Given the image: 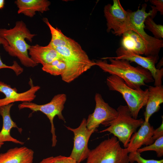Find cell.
<instances>
[{
  "label": "cell",
  "instance_id": "cell-1",
  "mask_svg": "<svg viewBox=\"0 0 163 163\" xmlns=\"http://www.w3.org/2000/svg\"><path fill=\"white\" fill-rule=\"evenodd\" d=\"M102 59L104 60H96V65L104 72L122 78L133 89H141V87L145 85V84L154 82L151 73L148 70L140 66H133L127 60L115 59L110 57Z\"/></svg>",
  "mask_w": 163,
  "mask_h": 163
},
{
  "label": "cell",
  "instance_id": "cell-2",
  "mask_svg": "<svg viewBox=\"0 0 163 163\" xmlns=\"http://www.w3.org/2000/svg\"><path fill=\"white\" fill-rule=\"evenodd\" d=\"M36 35L30 32L22 21H16L12 28H0V37L7 42V44L3 46L5 50L10 56L17 57L22 65L27 67L33 68L38 65L29 56L30 45L25 41L26 39L31 43Z\"/></svg>",
  "mask_w": 163,
  "mask_h": 163
},
{
  "label": "cell",
  "instance_id": "cell-3",
  "mask_svg": "<svg viewBox=\"0 0 163 163\" xmlns=\"http://www.w3.org/2000/svg\"><path fill=\"white\" fill-rule=\"evenodd\" d=\"M66 65V69L61 76L64 82L69 83L96 65L80 45L71 39L67 46L54 48Z\"/></svg>",
  "mask_w": 163,
  "mask_h": 163
},
{
  "label": "cell",
  "instance_id": "cell-4",
  "mask_svg": "<svg viewBox=\"0 0 163 163\" xmlns=\"http://www.w3.org/2000/svg\"><path fill=\"white\" fill-rule=\"evenodd\" d=\"M117 110V117L106 124L104 126L109 127L100 132H108L112 134L122 143L124 148H127L132 135L144 120L142 118H133L127 105H120Z\"/></svg>",
  "mask_w": 163,
  "mask_h": 163
},
{
  "label": "cell",
  "instance_id": "cell-5",
  "mask_svg": "<svg viewBox=\"0 0 163 163\" xmlns=\"http://www.w3.org/2000/svg\"><path fill=\"white\" fill-rule=\"evenodd\" d=\"M129 153L113 136L90 150L86 163H129Z\"/></svg>",
  "mask_w": 163,
  "mask_h": 163
},
{
  "label": "cell",
  "instance_id": "cell-6",
  "mask_svg": "<svg viewBox=\"0 0 163 163\" xmlns=\"http://www.w3.org/2000/svg\"><path fill=\"white\" fill-rule=\"evenodd\" d=\"M106 84L109 90L119 92L126 101L133 118H138L141 109L145 106L148 97V90L133 89L119 77L111 75L107 77Z\"/></svg>",
  "mask_w": 163,
  "mask_h": 163
},
{
  "label": "cell",
  "instance_id": "cell-7",
  "mask_svg": "<svg viewBox=\"0 0 163 163\" xmlns=\"http://www.w3.org/2000/svg\"><path fill=\"white\" fill-rule=\"evenodd\" d=\"M66 99V94H59L55 95L50 102L45 104L40 105L32 102H24L18 105L19 110L28 108L33 112L40 111L46 116L51 125L52 147H55L57 142L56 129L53 123L54 119L55 116H57L59 119L66 122L62 111Z\"/></svg>",
  "mask_w": 163,
  "mask_h": 163
},
{
  "label": "cell",
  "instance_id": "cell-8",
  "mask_svg": "<svg viewBox=\"0 0 163 163\" xmlns=\"http://www.w3.org/2000/svg\"><path fill=\"white\" fill-rule=\"evenodd\" d=\"M104 12L107 22V32L112 30L115 35L120 36L131 30L129 11L124 9L119 0H113L112 5H106Z\"/></svg>",
  "mask_w": 163,
  "mask_h": 163
},
{
  "label": "cell",
  "instance_id": "cell-9",
  "mask_svg": "<svg viewBox=\"0 0 163 163\" xmlns=\"http://www.w3.org/2000/svg\"><path fill=\"white\" fill-rule=\"evenodd\" d=\"M147 4H144L142 8L135 11H129L131 23V30L138 34L147 44L151 46L158 54L163 46V41L148 34L145 31L144 22L146 18L150 16L152 18L156 15L157 11L155 6H151L152 9L148 12L146 11Z\"/></svg>",
  "mask_w": 163,
  "mask_h": 163
},
{
  "label": "cell",
  "instance_id": "cell-10",
  "mask_svg": "<svg viewBox=\"0 0 163 163\" xmlns=\"http://www.w3.org/2000/svg\"><path fill=\"white\" fill-rule=\"evenodd\" d=\"M117 56L112 59H124L134 62L142 67L148 70L151 73L154 80L155 86L162 85L163 69H158L155 66L159 59L158 56L144 57L127 50L122 46L118 48L116 51Z\"/></svg>",
  "mask_w": 163,
  "mask_h": 163
},
{
  "label": "cell",
  "instance_id": "cell-11",
  "mask_svg": "<svg viewBox=\"0 0 163 163\" xmlns=\"http://www.w3.org/2000/svg\"><path fill=\"white\" fill-rule=\"evenodd\" d=\"M86 121L85 118H83L80 125L75 128L65 126L74 135L73 147L69 157L78 163L87 158L90 151L88 147V141L92 134L96 131L87 127Z\"/></svg>",
  "mask_w": 163,
  "mask_h": 163
},
{
  "label": "cell",
  "instance_id": "cell-12",
  "mask_svg": "<svg viewBox=\"0 0 163 163\" xmlns=\"http://www.w3.org/2000/svg\"><path fill=\"white\" fill-rule=\"evenodd\" d=\"M94 99L95 109L94 112L88 115L86 121V126L89 129L96 131L101 124L104 126L116 118L118 112L117 110L104 101L99 93L95 94Z\"/></svg>",
  "mask_w": 163,
  "mask_h": 163
},
{
  "label": "cell",
  "instance_id": "cell-13",
  "mask_svg": "<svg viewBox=\"0 0 163 163\" xmlns=\"http://www.w3.org/2000/svg\"><path fill=\"white\" fill-rule=\"evenodd\" d=\"M40 89L39 86L32 84L28 90L18 93L16 88H12L10 85L0 81V93L5 96L4 98L0 99V107L16 102H31L36 97V93Z\"/></svg>",
  "mask_w": 163,
  "mask_h": 163
},
{
  "label": "cell",
  "instance_id": "cell-14",
  "mask_svg": "<svg viewBox=\"0 0 163 163\" xmlns=\"http://www.w3.org/2000/svg\"><path fill=\"white\" fill-rule=\"evenodd\" d=\"M122 36V46L126 49L140 55L158 56V54L151 46L133 31L128 30Z\"/></svg>",
  "mask_w": 163,
  "mask_h": 163
},
{
  "label": "cell",
  "instance_id": "cell-15",
  "mask_svg": "<svg viewBox=\"0 0 163 163\" xmlns=\"http://www.w3.org/2000/svg\"><path fill=\"white\" fill-rule=\"evenodd\" d=\"M13 103L0 107V115L2 117L3 124L2 129L0 131V149L6 142L23 145L24 142L12 137L11 131L13 128H17L20 133H21L22 129L17 126L15 122L12 120L10 115V110Z\"/></svg>",
  "mask_w": 163,
  "mask_h": 163
},
{
  "label": "cell",
  "instance_id": "cell-16",
  "mask_svg": "<svg viewBox=\"0 0 163 163\" xmlns=\"http://www.w3.org/2000/svg\"><path fill=\"white\" fill-rule=\"evenodd\" d=\"M154 129L149 122H144L137 132L132 135L126 148L129 153L137 151L143 145L146 146L152 144V139Z\"/></svg>",
  "mask_w": 163,
  "mask_h": 163
},
{
  "label": "cell",
  "instance_id": "cell-17",
  "mask_svg": "<svg viewBox=\"0 0 163 163\" xmlns=\"http://www.w3.org/2000/svg\"><path fill=\"white\" fill-rule=\"evenodd\" d=\"M28 53L34 62L37 65L41 64L43 66L56 59H62L56 50L49 44L45 46L38 44L30 46Z\"/></svg>",
  "mask_w": 163,
  "mask_h": 163
},
{
  "label": "cell",
  "instance_id": "cell-18",
  "mask_svg": "<svg viewBox=\"0 0 163 163\" xmlns=\"http://www.w3.org/2000/svg\"><path fill=\"white\" fill-rule=\"evenodd\" d=\"M34 154L26 147H15L0 153V163H33Z\"/></svg>",
  "mask_w": 163,
  "mask_h": 163
},
{
  "label": "cell",
  "instance_id": "cell-19",
  "mask_svg": "<svg viewBox=\"0 0 163 163\" xmlns=\"http://www.w3.org/2000/svg\"><path fill=\"white\" fill-rule=\"evenodd\" d=\"M18 8V13L33 17L36 12L43 13L49 10L51 4L47 0H17L14 2Z\"/></svg>",
  "mask_w": 163,
  "mask_h": 163
},
{
  "label": "cell",
  "instance_id": "cell-20",
  "mask_svg": "<svg viewBox=\"0 0 163 163\" xmlns=\"http://www.w3.org/2000/svg\"><path fill=\"white\" fill-rule=\"evenodd\" d=\"M148 97L144 113V121L149 122L152 115L159 110L163 103V86H150L148 88Z\"/></svg>",
  "mask_w": 163,
  "mask_h": 163
},
{
  "label": "cell",
  "instance_id": "cell-21",
  "mask_svg": "<svg viewBox=\"0 0 163 163\" xmlns=\"http://www.w3.org/2000/svg\"><path fill=\"white\" fill-rule=\"evenodd\" d=\"M43 21L48 26L50 31L51 38L49 45L55 48L65 46L69 44L71 38L65 35L58 28L53 26L47 18H44Z\"/></svg>",
  "mask_w": 163,
  "mask_h": 163
},
{
  "label": "cell",
  "instance_id": "cell-22",
  "mask_svg": "<svg viewBox=\"0 0 163 163\" xmlns=\"http://www.w3.org/2000/svg\"><path fill=\"white\" fill-rule=\"evenodd\" d=\"M66 67V65L64 60L62 59H59L43 66L42 69L51 75L61 76L65 72Z\"/></svg>",
  "mask_w": 163,
  "mask_h": 163
},
{
  "label": "cell",
  "instance_id": "cell-23",
  "mask_svg": "<svg viewBox=\"0 0 163 163\" xmlns=\"http://www.w3.org/2000/svg\"><path fill=\"white\" fill-rule=\"evenodd\" d=\"M144 24L145 27L152 33L155 38L159 39L163 38V25L156 24L150 16L146 18Z\"/></svg>",
  "mask_w": 163,
  "mask_h": 163
},
{
  "label": "cell",
  "instance_id": "cell-24",
  "mask_svg": "<svg viewBox=\"0 0 163 163\" xmlns=\"http://www.w3.org/2000/svg\"><path fill=\"white\" fill-rule=\"evenodd\" d=\"M149 151H154L157 157H162L163 155V136L156 139L151 144L138 149L137 152L141 153Z\"/></svg>",
  "mask_w": 163,
  "mask_h": 163
},
{
  "label": "cell",
  "instance_id": "cell-25",
  "mask_svg": "<svg viewBox=\"0 0 163 163\" xmlns=\"http://www.w3.org/2000/svg\"><path fill=\"white\" fill-rule=\"evenodd\" d=\"M7 44V42L6 40L3 38L0 37V45L2 44L4 46ZM4 68L12 69L14 71L17 76L21 74L23 71V69L21 67L16 61H14L12 65L8 66L3 63L0 56V69Z\"/></svg>",
  "mask_w": 163,
  "mask_h": 163
},
{
  "label": "cell",
  "instance_id": "cell-26",
  "mask_svg": "<svg viewBox=\"0 0 163 163\" xmlns=\"http://www.w3.org/2000/svg\"><path fill=\"white\" fill-rule=\"evenodd\" d=\"M129 162L131 163L135 161L137 163H163V159L156 160L144 159L141 156L140 153L137 151L129 153Z\"/></svg>",
  "mask_w": 163,
  "mask_h": 163
},
{
  "label": "cell",
  "instance_id": "cell-27",
  "mask_svg": "<svg viewBox=\"0 0 163 163\" xmlns=\"http://www.w3.org/2000/svg\"><path fill=\"white\" fill-rule=\"evenodd\" d=\"M54 163H78L69 156L59 155L54 157Z\"/></svg>",
  "mask_w": 163,
  "mask_h": 163
},
{
  "label": "cell",
  "instance_id": "cell-28",
  "mask_svg": "<svg viewBox=\"0 0 163 163\" xmlns=\"http://www.w3.org/2000/svg\"><path fill=\"white\" fill-rule=\"evenodd\" d=\"M163 136V120L160 126L154 129L153 132L152 139L154 142L156 139Z\"/></svg>",
  "mask_w": 163,
  "mask_h": 163
},
{
  "label": "cell",
  "instance_id": "cell-29",
  "mask_svg": "<svg viewBox=\"0 0 163 163\" xmlns=\"http://www.w3.org/2000/svg\"><path fill=\"white\" fill-rule=\"evenodd\" d=\"M150 2L152 4L154 5L157 11L160 12L161 15L163 14V0H151Z\"/></svg>",
  "mask_w": 163,
  "mask_h": 163
},
{
  "label": "cell",
  "instance_id": "cell-30",
  "mask_svg": "<svg viewBox=\"0 0 163 163\" xmlns=\"http://www.w3.org/2000/svg\"><path fill=\"white\" fill-rule=\"evenodd\" d=\"M39 163H54V157H49L43 159Z\"/></svg>",
  "mask_w": 163,
  "mask_h": 163
},
{
  "label": "cell",
  "instance_id": "cell-31",
  "mask_svg": "<svg viewBox=\"0 0 163 163\" xmlns=\"http://www.w3.org/2000/svg\"><path fill=\"white\" fill-rule=\"evenodd\" d=\"M5 5V1L4 0H0V9H2L4 7Z\"/></svg>",
  "mask_w": 163,
  "mask_h": 163
}]
</instances>
